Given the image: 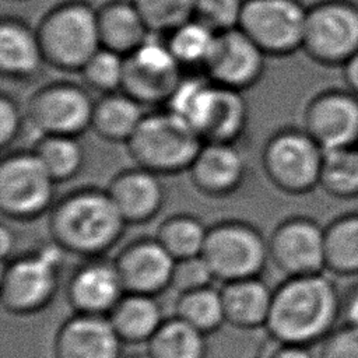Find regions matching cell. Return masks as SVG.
<instances>
[{
    "instance_id": "1",
    "label": "cell",
    "mask_w": 358,
    "mask_h": 358,
    "mask_svg": "<svg viewBox=\"0 0 358 358\" xmlns=\"http://www.w3.org/2000/svg\"><path fill=\"white\" fill-rule=\"evenodd\" d=\"M341 320V291L327 271L285 277L274 289L266 329L273 340L310 347Z\"/></svg>"
},
{
    "instance_id": "2",
    "label": "cell",
    "mask_w": 358,
    "mask_h": 358,
    "mask_svg": "<svg viewBox=\"0 0 358 358\" xmlns=\"http://www.w3.org/2000/svg\"><path fill=\"white\" fill-rule=\"evenodd\" d=\"M127 222L106 189H74L59 197L49 211L50 241L64 253L102 257L123 238Z\"/></svg>"
},
{
    "instance_id": "3",
    "label": "cell",
    "mask_w": 358,
    "mask_h": 358,
    "mask_svg": "<svg viewBox=\"0 0 358 358\" xmlns=\"http://www.w3.org/2000/svg\"><path fill=\"white\" fill-rule=\"evenodd\" d=\"M46 64L78 73L101 48L96 8L85 0H64L49 8L35 27Z\"/></svg>"
},
{
    "instance_id": "4",
    "label": "cell",
    "mask_w": 358,
    "mask_h": 358,
    "mask_svg": "<svg viewBox=\"0 0 358 358\" xmlns=\"http://www.w3.org/2000/svg\"><path fill=\"white\" fill-rule=\"evenodd\" d=\"M203 143L189 124L164 109L144 115L126 148L137 166L164 176L187 172Z\"/></svg>"
},
{
    "instance_id": "5",
    "label": "cell",
    "mask_w": 358,
    "mask_h": 358,
    "mask_svg": "<svg viewBox=\"0 0 358 358\" xmlns=\"http://www.w3.org/2000/svg\"><path fill=\"white\" fill-rule=\"evenodd\" d=\"M63 255L64 250L50 241L1 263L3 308L13 315L43 310L59 289Z\"/></svg>"
},
{
    "instance_id": "6",
    "label": "cell",
    "mask_w": 358,
    "mask_h": 358,
    "mask_svg": "<svg viewBox=\"0 0 358 358\" xmlns=\"http://www.w3.org/2000/svg\"><path fill=\"white\" fill-rule=\"evenodd\" d=\"M324 150L303 127H281L264 143L262 166L281 192L303 196L319 186Z\"/></svg>"
},
{
    "instance_id": "7",
    "label": "cell",
    "mask_w": 358,
    "mask_h": 358,
    "mask_svg": "<svg viewBox=\"0 0 358 358\" xmlns=\"http://www.w3.org/2000/svg\"><path fill=\"white\" fill-rule=\"evenodd\" d=\"M201 256L221 282L260 277L270 260L268 241L248 221L222 220L208 227Z\"/></svg>"
},
{
    "instance_id": "8",
    "label": "cell",
    "mask_w": 358,
    "mask_h": 358,
    "mask_svg": "<svg viewBox=\"0 0 358 358\" xmlns=\"http://www.w3.org/2000/svg\"><path fill=\"white\" fill-rule=\"evenodd\" d=\"M56 180L34 150H14L0 162V211L13 221H34L49 213Z\"/></svg>"
},
{
    "instance_id": "9",
    "label": "cell",
    "mask_w": 358,
    "mask_h": 358,
    "mask_svg": "<svg viewBox=\"0 0 358 358\" xmlns=\"http://www.w3.org/2000/svg\"><path fill=\"white\" fill-rule=\"evenodd\" d=\"M302 52L317 64L343 67L358 52V4L320 0L308 7Z\"/></svg>"
},
{
    "instance_id": "10",
    "label": "cell",
    "mask_w": 358,
    "mask_h": 358,
    "mask_svg": "<svg viewBox=\"0 0 358 358\" xmlns=\"http://www.w3.org/2000/svg\"><path fill=\"white\" fill-rule=\"evenodd\" d=\"M94 103L87 87L57 80L36 88L24 110L27 122L39 136L78 137L91 129Z\"/></svg>"
},
{
    "instance_id": "11",
    "label": "cell",
    "mask_w": 358,
    "mask_h": 358,
    "mask_svg": "<svg viewBox=\"0 0 358 358\" xmlns=\"http://www.w3.org/2000/svg\"><path fill=\"white\" fill-rule=\"evenodd\" d=\"M308 7L299 0H245L239 29L268 57L302 50Z\"/></svg>"
},
{
    "instance_id": "12",
    "label": "cell",
    "mask_w": 358,
    "mask_h": 358,
    "mask_svg": "<svg viewBox=\"0 0 358 358\" xmlns=\"http://www.w3.org/2000/svg\"><path fill=\"white\" fill-rule=\"evenodd\" d=\"M151 34L137 49L124 56L122 91L145 106L165 105L183 77L165 39Z\"/></svg>"
},
{
    "instance_id": "13",
    "label": "cell",
    "mask_w": 358,
    "mask_h": 358,
    "mask_svg": "<svg viewBox=\"0 0 358 358\" xmlns=\"http://www.w3.org/2000/svg\"><path fill=\"white\" fill-rule=\"evenodd\" d=\"M268 241L270 262L285 277L326 271L324 227L306 215H291L280 221Z\"/></svg>"
},
{
    "instance_id": "14",
    "label": "cell",
    "mask_w": 358,
    "mask_h": 358,
    "mask_svg": "<svg viewBox=\"0 0 358 358\" xmlns=\"http://www.w3.org/2000/svg\"><path fill=\"white\" fill-rule=\"evenodd\" d=\"M302 127L324 150L358 144V96L347 88L317 92L306 103Z\"/></svg>"
},
{
    "instance_id": "15",
    "label": "cell",
    "mask_w": 358,
    "mask_h": 358,
    "mask_svg": "<svg viewBox=\"0 0 358 358\" xmlns=\"http://www.w3.org/2000/svg\"><path fill=\"white\" fill-rule=\"evenodd\" d=\"M266 57L264 52L245 32L234 28L217 34L203 71L214 84L243 92L263 77Z\"/></svg>"
},
{
    "instance_id": "16",
    "label": "cell",
    "mask_w": 358,
    "mask_h": 358,
    "mask_svg": "<svg viewBox=\"0 0 358 358\" xmlns=\"http://www.w3.org/2000/svg\"><path fill=\"white\" fill-rule=\"evenodd\" d=\"M124 292L157 296L171 284L175 259L157 238H137L113 259Z\"/></svg>"
},
{
    "instance_id": "17",
    "label": "cell",
    "mask_w": 358,
    "mask_h": 358,
    "mask_svg": "<svg viewBox=\"0 0 358 358\" xmlns=\"http://www.w3.org/2000/svg\"><path fill=\"white\" fill-rule=\"evenodd\" d=\"M187 173L200 193L221 199L239 190L248 175V164L236 144L204 141Z\"/></svg>"
},
{
    "instance_id": "18",
    "label": "cell",
    "mask_w": 358,
    "mask_h": 358,
    "mask_svg": "<svg viewBox=\"0 0 358 358\" xmlns=\"http://www.w3.org/2000/svg\"><path fill=\"white\" fill-rule=\"evenodd\" d=\"M124 294L113 260L102 257L85 259L71 273L66 289L67 301L76 313L102 316H108Z\"/></svg>"
},
{
    "instance_id": "19",
    "label": "cell",
    "mask_w": 358,
    "mask_h": 358,
    "mask_svg": "<svg viewBox=\"0 0 358 358\" xmlns=\"http://www.w3.org/2000/svg\"><path fill=\"white\" fill-rule=\"evenodd\" d=\"M122 340L108 316L74 313L57 329L55 358H122Z\"/></svg>"
},
{
    "instance_id": "20",
    "label": "cell",
    "mask_w": 358,
    "mask_h": 358,
    "mask_svg": "<svg viewBox=\"0 0 358 358\" xmlns=\"http://www.w3.org/2000/svg\"><path fill=\"white\" fill-rule=\"evenodd\" d=\"M106 190L127 225L150 222L165 203L161 176L137 165L113 175Z\"/></svg>"
},
{
    "instance_id": "21",
    "label": "cell",
    "mask_w": 358,
    "mask_h": 358,
    "mask_svg": "<svg viewBox=\"0 0 358 358\" xmlns=\"http://www.w3.org/2000/svg\"><path fill=\"white\" fill-rule=\"evenodd\" d=\"M46 64L36 29L27 21L6 15L0 21V73L14 81L38 77Z\"/></svg>"
},
{
    "instance_id": "22",
    "label": "cell",
    "mask_w": 358,
    "mask_h": 358,
    "mask_svg": "<svg viewBox=\"0 0 358 358\" xmlns=\"http://www.w3.org/2000/svg\"><path fill=\"white\" fill-rule=\"evenodd\" d=\"M220 292L225 323L243 330L266 326L273 289L260 277L222 282Z\"/></svg>"
},
{
    "instance_id": "23",
    "label": "cell",
    "mask_w": 358,
    "mask_h": 358,
    "mask_svg": "<svg viewBox=\"0 0 358 358\" xmlns=\"http://www.w3.org/2000/svg\"><path fill=\"white\" fill-rule=\"evenodd\" d=\"M96 17L101 46L123 56L152 34L131 0H109L96 8Z\"/></svg>"
},
{
    "instance_id": "24",
    "label": "cell",
    "mask_w": 358,
    "mask_h": 358,
    "mask_svg": "<svg viewBox=\"0 0 358 358\" xmlns=\"http://www.w3.org/2000/svg\"><path fill=\"white\" fill-rule=\"evenodd\" d=\"M108 319L123 344H147L165 320L155 296L129 292L108 313Z\"/></svg>"
},
{
    "instance_id": "25",
    "label": "cell",
    "mask_w": 358,
    "mask_h": 358,
    "mask_svg": "<svg viewBox=\"0 0 358 358\" xmlns=\"http://www.w3.org/2000/svg\"><path fill=\"white\" fill-rule=\"evenodd\" d=\"M144 115V106L126 92L103 94L94 103L90 130L105 141L126 144Z\"/></svg>"
},
{
    "instance_id": "26",
    "label": "cell",
    "mask_w": 358,
    "mask_h": 358,
    "mask_svg": "<svg viewBox=\"0 0 358 358\" xmlns=\"http://www.w3.org/2000/svg\"><path fill=\"white\" fill-rule=\"evenodd\" d=\"M215 94L217 84L207 76H183L166 101L165 109L182 119L201 137Z\"/></svg>"
},
{
    "instance_id": "27",
    "label": "cell",
    "mask_w": 358,
    "mask_h": 358,
    "mask_svg": "<svg viewBox=\"0 0 358 358\" xmlns=\"http://www.w3.org/2000/svg\"><path fill=\"white\" fill-rule=\"evenodd\" d=\"M324 260L330 274L358 275V211L338 215L324 227Z\"/></svg>"
},
{
    "instance_id": "28",
    "label": "cell",
    "mask_w": 358,
    "mask_h": 358,
    "mask_svg": "<svg viewBox=\"0 0 358 358\" xmlns=\"http://www.w3.org/2000/svg\"><path fill=\"white\" fill-rule=\"evenodd\" d=\"M249 122V106L242 91L217 85V94L203 141L234 143L243 136Z\"/></svg>"
},
{
    "instance_id": "29",
    "label": "cell",
    "mask_w": 358,
    "mask_h": 358,
    "mask_svg": "<svg viewBox=\"0 0 358 358\" xmlns=\"http://www.w3.org/2000/svg\"><path fill=\"white\" fill-rule=\"evenodd\" d=\"M147 351L152 358H206V334L173 315L147 341Z\"/></svg>"
},
{
    "instance_id": "30",
    "label": "cell",
    "mask_w": 358,
    "mask_h": 358,
    "mask_svg": "<svg viewBox=\"0 0 358 358\" xmlns=\"http://www.w3.org/2000/svg\"><path fill=\"white\" fill-rule=\"evenodd\" d=\"M208 227L189 213L172 214L159 222L155 238L175 259L199 256L203 252Z\"/></svg>"
},
{
    "instance_id": "31",
    "label": "cell",
    "mask_w": 358,
    "mask_h": 358,
    "mask_svg": "<svg viewBox=\"0 0 358 358\" xmlns=\"http://www.w3.org/2000/svg\"><path fill=\"white\" fill-rule=\"evenodd\" d=\"M164 36L168 49L183 70H203L213 52L217 32L199 20L190 18Z\"/></svg>"
},
{
    "instance_id": "32",
    "label": "cell",
    "mask_w": 358,
    "mask_h": 358,
    "mask_svg": "<svg viewBox=\"0 0 358 358\" xmlns=\"http://www.w3.org/2000/svg\"><path fill=\"white\" fill-rule=\"evenodd\" d=\"M32 150L56 183L74 179L85 162L84 147L74 136H39Z\"/></svg>"
},
{
    "instance_id": "33",
    "label": "cell",
    "mask_w": 358,
    "mask_h": 358,
    "mask_svg": "<svg viewBox=\"0 0 358 358\" xmlns=\"http://www.w3.org/2000/svg\"><path fill=\"white\" fill-rule=\"evenodd\" d=\"M319 186L331 197H358V147L324 151Z\"/></svg>"
},
{
    "instance_id": "34",
    "label": "cell",
    "mask_w": 358,
    "mask_h": 358,
    "mask_svg": "<svg viewBox=\"0 0 358 358\" xmlns=\"http://www.w3.org/2000/svg\"><path fill=\"white\" fill-rule=\"evenodd\" d=\"M175 316L206 336L217 331L225 323L220 289L210 285L179 294L175 302Z\"/></svg>"
},
{
    "instance_id": "35",
    "label": "cell",
    "mask_w": 358,
    "mask_h": 358,
    "mask_svg": "<svg viewBox=\"0 0 358 358\" xmlns=\"http://www.w3.org/2000/svg\"><path fill=\"white\" fill-rule=\"evenodd\" d=\"M78 74L85 87L101 95L122 91L124 56L101 46L81 67Z\"/></svg>"
},
{
    "instance_id": "36",
    "label": "cell",
    "mask_w": 358,
    "mask_h": 358,
    "mask_svg": "<svg viewBox=\"0 0 358 358\" xmlns=\"http://www.w3.org/2000/svg\"><path fill=\"white\" fill-rule=\"evenodd\" d=\"M148 29L166 35L180 24L193 18L196 0H131Z\"/></svg>"
},
{
    "instance_id": "37",
    "label": "cell",
    "mask_w": 358,
    "mask_h": 358,
    "mask_svg": "<svg viewBox=\"0 0 358 358\" xmlns=\"http://www.w3.org/2000/svg\"><path fill=\"white\" fill-rule=\"evenodd\" d=\"M245 0H196L193 18L214 32H225L239 27Z\"/></svg>"
},
{
    "instance_id": "38",
    "label": "cell",
    "mask_w": 358,
    "mask_h": 358,
    "mask_svg": "<svg viewBox=\"0 0 358 358\" xmlns=\"http://www.w3.org/2000/svg\"><path fill=\"white\" fill-rule=\"evenodd\" d=\"M214 274L201 255L175 260L169 288L179 294L210 287Z\"/></svg>"
},
{
    "instance_id": "39",
    "label": "cell",
    "mask_w": 358,
    "mask_h": 358,
    "mask_svg": "<svg viewBox=\"0 0 358 358\" xmlns=\"http://www.w3.org/2000/svg\"><path fill=\"white\" fill-rule=\"evenodd\" d=\"M319 358H358V326L337 324L322 341Z\"/></svg>"
},
{
    "instance_id": "40",
    "label": "cell",
    "mask_w": 358,
    "mask_h": 358,
    "mask_svg": "<svg viewBox=\"0 0 358 358\" xmlns=\"http://www.w3.org/2000/svg\"><path fill=\"white\" fill-rule=\"evenodd\" d=\"M25 120L24 108L13 95L3 92L0 95V147L3 150H7L17 141Z\"/></svg>"
},
{
    "instance_id": "41",
    "label": "cell",
    "mask_w": 358,
    "mask_h": 358,
    "mask_svg": "<svg viewBox=\"0 0 358 358\" xmlns=\"http://www.w3.org/2000/svg\"><path fill=\"white\" fill-rule=\"evenodd\" d=\"M343 323L358 326V281L341 292Z\"/></svg>"
},
{
    "instance_id": "42",
    "label": "cell",
    "mask_w": 358,
    "mask_h": 358,
    "mask_svg": "<svg viewBox=\"0 0 358 358\" xmlns=\"http://www.w3.org/2000/svg\"><path fill=\"white\" fill-rule=\"evenodd\" d=\"M266 358H313V355L306 345L277 343Z\"/></svg>"
},
{
    "instance_id": "43",
    "label": "cell",
    "mask_w": 358,
    "mask_h": 358,
    "mask_svg": "<svg viewBox=\"0 0 358 358\" xmlns=\"http://www.w3.org/2000/svg\"><path fill=\"white\" fill-rule=\"evenodd\" d=\"M17 246V236L11 227L7 224H1L0 227V255H1V263H6L11 257H14Z\"/></svg>"
},
{
    "instance_id": "44",
    "label": "cell",
    "mask_w": 358,
    "mask_h": 358,
    "mask_svg": "<svg viewBox=\"0 0 358 358\" xmlns=\"http://www.w3.org/2000/svg\"><path fill=\"white\" fill-rule=\"evenodd\" d=\"M341 71L345 88L358 96V52L344 63Z\"/></svg>"
},
{
    "instance_id": "45",
    "label": "cell",
    "mask_w": 358,
    "mask_h": 358,
    "mask_svg": "<svg viewBox=\"0 0 358 358\" xmlns=\"http://www.w3.org/2000/svg\"><path fill=\"white\" fill-rule=\"evenodd\" d=\"M122 358H152L150 355V352L145 350V351H136V352H130Z\"/></svg>"
},
{
    "instance_id": "46",
    "label": "cell",
    "mask_w": 358,
    "mask_h": 358,
    "mask_svg": "<svg viewBox=\"0 0 358 358\" xmlns=\"http://www.w3.org/2000/svg\"><path fill=\"white\" fill-rule=\"evenodd\" d=\"M357 147H358V144H357Z\"/></svg>"
}]
</instances>
